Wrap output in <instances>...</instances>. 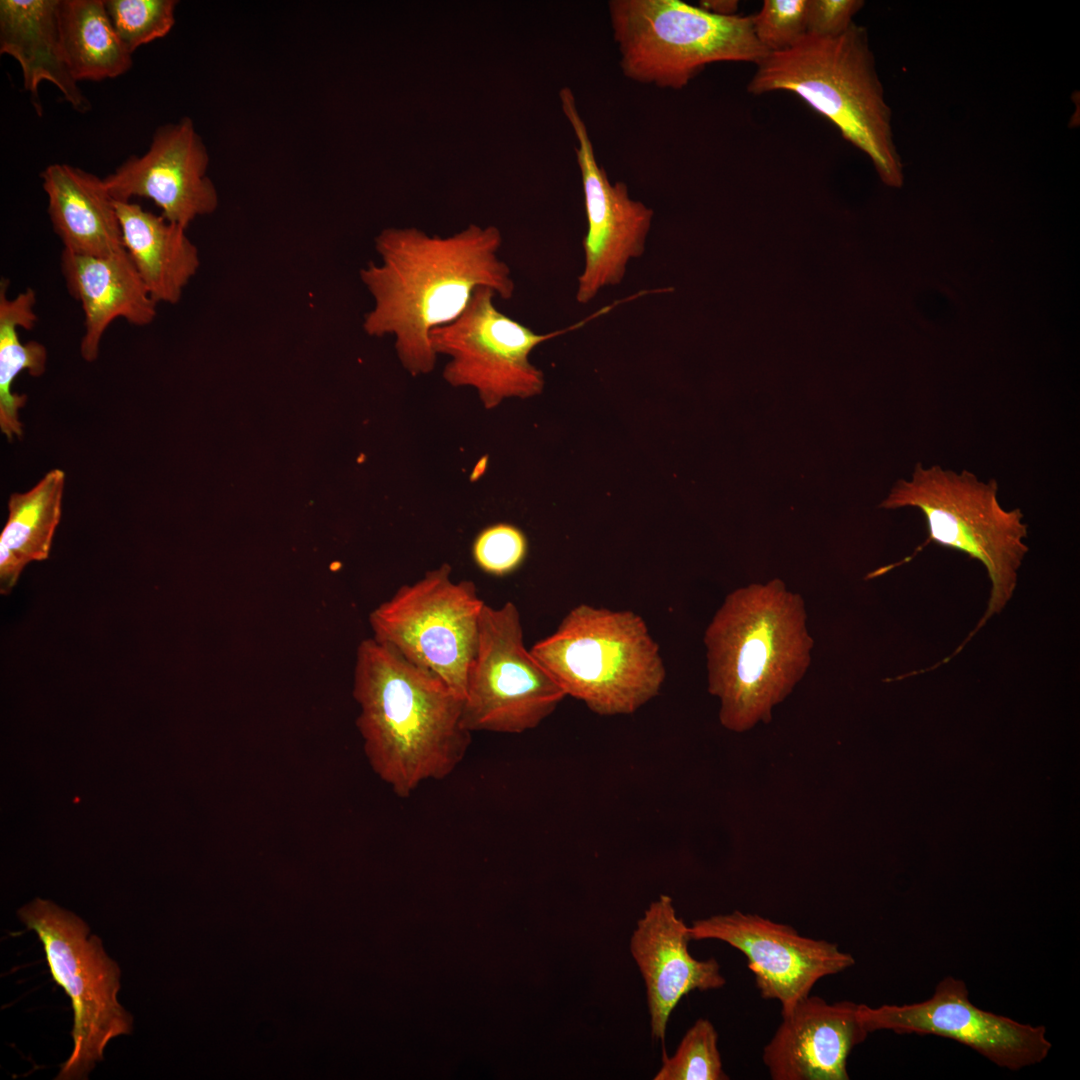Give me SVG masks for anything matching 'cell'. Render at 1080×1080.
Masks as SVG:
<instances>
[{
  "mask_svg": "<svg viewBox=\"0 0 1080 1080\" xmlns=\"http://www.w3.org/2000/svg\"><path fill=\"white\" fill-rule=\"evenodd\" d=\"M501 245L495 227L470 225L449 237L416 228L384 229L375 238L381 262L360 270L374 300L364 331L394 335L403 367L412 376L430 373L437 358L429 340L432 329L456 320L479 287L504 300L513 296L510 268L498 257Z\"/></svg>",
  "mask_w": 1080,
  "mask_h": 1080,
  "instance_id": "cell-1",
  "label": "cell"
},
{
  "mask_svg": "<svg viewBox=\"0 0 1080 1080\" xmlns=\"http://www.w3.org/2000/svg\"><path fill=\"white\" fill-rule=\"evenodd\" d=\"M353 696L369 764L399 797L448 776L464 758L471 732L462 724L463 698L392 646L360 642Z\"/></svg>",
  "mask_w": 1080,
  "mask_h": 1080,
  "instance_id": "cell-2",
  "label": "cell"
},
{
  "mask_svg": "<svg viewBox=\"0 0 1080 1080\" xmlns=\"http://www.w3.org/2000/svg\"><path fill=\"white\" fill-rule=\"evenodd\" d=\"M803 598L778 579L730 592L704 633L708 691L719 721L742 733L772 719L804 677L814 641Z\"/></svg>",
  "mask_w": 1080,
  "mask_h": 1080,
  "instance_id": "cell-3",
  "label": "cell"
},
{
  "mask_svg": "<svg viewBox=\"0 0 1080 1080\" xmlns=\"http://www.w3.org/2000/svg\"><path fill=\"white\" fill-rule=\"evenodd\" d=\"M756 65L747 87L750 93L796 94L869 157L885 184L902 185L892 112L865 27L853 22L833 37L806 33L790 48L769 52Z\"/></svg>",
  "mask_w": 1080,
  "mask_h": 1080,
  "instance_id": "cell-4",
  "label": "cell"
},
{
  "mask_svg": "<svg viewBox=\"0 0 1080 1080\" xmlns=\"http://www.w3.org/2000/svg\"><path fill=\"white\" fill-rule=\"evenodd\" d=\"M995 479L981 481L968 470L960 472L918 462L910 480L900 479L879 505L884 509L914 507L924 515L929 543L954 549L980 562L991 588L987 608L950 661L972 637L1012 599L1019 570L1029 551L1028 525L1019 508L1004 509Z\"/></svg>",
  "mask_w": 1080,
  "mask_h": 1080,
  "instance_id": "cell-5",
  "label": "cell"
},
{
  "mask_svg": "<svg viewBox=\"0 0 1080 1080\" xmlns=\"http://www.w3.org/2000/svg\"><path fill=\"white\" fill-rule=\"evenodd\" d=\"M530 651L566 696L601 716L633 714L666 677L658 644L630 610L577 605Z\"/></svg>",
  "mask_w": 1080,
  "mask_h": 1080,
  "instance_id": "cell-6",
  "label": "cell"
},
{
  "mask_svg": "<svg viewBox=\"0 0 1080 1080\" xmlns=\"http://www.w3.org/2000/svg\"><path fill=\"white\" fill-rule=\"evenodd\" d=\"M608 9L621 70L639 83L682 89L708 64H757L769 53L752 16L717 15L680 0H612Z\"/></svg>",
  "mask_w": 1080,
  "mask_h": 1080,
  "instance_id": "cell-7",
  "label": "cell"
},
{
  "mask_svg": "<svg viewBox=\"0 0 1080 1080\" xmlns=\"http://www.w3.org/2000/svg\"><path fill=\"white\" fill-rule=\"evenodd\" d=\"M18 916L37 934L50 973L73 1008V1049L56 1079H87L107 1044L133 1029L132 1015L117 998L119 966L79 916L49 900L36 898Z\"/></svg>",
  "mask_w": 1080,
  "mask_h": 1080,
  "instance_id": "cell-8",
  "label": "cell"
},
{
  "mask_svg": "<svg viewBox=\"0 0 1080 1080\" xmlns=\"http://www.w3.org/2000/svg\"><path fill=\"white\" fill-rule=\"evenodd\" d=\"M451 571L443 563L402 585L373 609L369 623L374 639L436 674L464 700L485 602L473 581L455 582Z\"/></svg>",
  "mask_w": 1080,
  "mask_h": 1080,
  "instance_id": "cell-9",
  "label": "cell"
},
{
  "mask_svg": "<svg viewBox=\"0 0 1080 1080\" xmlns=\"http://www.w3.org/2000/svg\"><path fill=\"white\" fill-rule=\"evenodd\" d=\"M566 697L527 650L517 606L484 604L470 664L462 724L469 731L519 734L537 727Z\"/></svg>",
  "mask_w": 1080,
  "mask_h": 1080,
  "instance_id": "cell-10",
  "label": "cell"
},
{
  "mask_svg": "<svg viewBox=\"0 0 1080 1080\" xmlns=\"http://www.w3.org/2000/svg\"><path fill=\"white\" fill-rule=\"evenodd\" d=\"M495 292L477 288L463 313L454 321L431 330L436 355L450 357L444 380L453 387L474 388L486 409L507 398H529L544 388L543 372L530 353L541 343L583 326L594 316L568 328L539 334L500 312Z\"/></svg>",
  "mask_w": 1080,
  "mask_h": 1080,
  "instance_id": "cell-11",
  "label": "cell"
},
{
  "mask_svg": "<svg viewBox=\"0 0 1080 1080\" xmlns=\"http://www.w3.org/2000/svg\"><path fill=\"white\" fill-rule=\"evenodd\" d=\"M858 1016L870 1033L932 1034L958 1041L1000 1067L1019 1070L1043 1061L1052 1045L1044 1026H1032L976 1007L965 983L946 977L931 998L913 1004L870 1007Z\"/></svg>",
  "mask_w": 1080,
  "mask_h": 1080,
  "instance_id": "cell-12",
  "label": "cell"
},
{
  "mask_svg": "<svg viewBox=\"0 0 1080 1080\" xmlns=\"http://www.w3.org/2000/svg\"><path fill=\"white\" fill-rule=\"evenodd\" d=\"M562 107L578 140L576 149L584 194L587 232L583 239L584 267L578 277L576 300L587 304L605 287L625 277L627 264L645 250L653 210L629 196L624 182L611 183L597 162L585 121L569 88L560 93Z\"/></svg>",
  "mask_w": 1080,
  "mask_h": 1080,
  "instance_id": "cell-13",
  "label": "cell"
},
{
  "mask_svg": "<svg viewBox=\"0 0 1080 1080\" xmlns=\"http://www.w3.org/2000/svg\"><path fill=\"white\" fill-rule=\"evenodd\" d=\"M688 932L691 940H720L739 950L761 997L779 1001L782 1014L810 995L820 979L855 963L835 943L802 936L789 925L738 910L693 921Z\"/></svg>",
  "mask_w": 1080,
  "mask_h": 1080,
  "instance_id": "cell-14",
  "label": "cell"
},
{
  "mask_svg": "<svg viewBox=\"0 0 1080 1080\" xmlns=\"http://www.w3.org/2000/svg\"><path fill=\"white\" fill-rule=\"evenodd\" d=\"M208 163L206 147L185 117L158 127L146 153L131 155L103 179L115 201L150 199L166 220L187 229L218 206L216 188L206 175Z\"/></svg>",
  "mask_w": 1080,
  "mask_h": 1080,
  "instance_id": "cell-15",
  "label": "cell"
},
{
  "mask_svg": "<svg viewBox=\"0 0 1080 1080\" xmlns=\"http://www.w3.org/2000/svg\"><path fill=\"white\" fill-rule=\"evenodd\" d=\"M859 1004L829 1003L821 997L800 1000L782 1014V1022L763 1049L773 1080H848L847 1060L867 1038Z\"/></svg>",
  "mask_w": 1080,
  "mask_h": 1080,
  "instance_id": "cell-16",
  "label": "cell"
},
{
  "mask_svg": "<svg viewBox=\"0 0 1080 1080\" xmlns=\"http://www.w3.org/2000/svg\"><path fill=\"white\" fill-rule=\"evenodd\" d=\"M688 927L673 900L660 895L637 921L630 952L643 977L653 1039L663 1041L672 1011L693 990L719 989L726 983L714 958L695 959L688 950Z\"/></svg>",
  "mask_w": 1080,
  "mask_h": 1080,
  "instance_id": "cell-17",
  "label": "cell"
},
{
  "mask_svg": "<svg viewBox=\"0 0 1080 1080\" xmlns=\"http://www.w3.org/2000/svg\"><path fill=\"white\" fill-rule=\"evenodd\" d=\"M60 267L68 292L84 313L80 353L85 361L97 359L102 336L115 319L142 327L156 318L157 303L125 249L103 257L63 250Z\"/></svg>",
  "mask_w": 1080,
  "mask_h": 1080,
  "instance_id": "cell-18",
  "label": "cell"
},
{
  "mask_svg": "<svg viewBox=\"0 0 1080 1080\" xmlns=\"http://www.w3.org/2000/svg\"><path fill=\"white\" fill-rule=\"evenodd\" d=\"M48 215L63 250L109 256L123 248L115 200L104 179L69 164H51L41 173Z\"/></svg>",
  "mask_w": 1080,
  "mask_h": 1080,
  "instance_id": "cell-19",
  "label": "cell"
},
{
  "mask_svg": "<svg viewBox=\"0 0 1080 1080\" xmlns=\"http://www.w3.org/2000/svg\"><path fill=\"white\" fill-rule=\"evenodd\" d=\"M60 0H1L0 53L19 64L24 88L38 99L42 81L54 84L73 109L90 103L67 64L59 21Z\"/></svg>",
  "mask_w": 1080,
  "mask_h": 1080,
  "instance_id": "cell-20",
  "label": "cell"
},
{
  "mask_svg": "<svg viewBox=\"0 0 1080 1080\" xmlns=\"http://www.w3.org/2000/svg\"><path fill=\"white\" fill-rule=\"evenodd\" d=\"M123 248L153 300L176 304L200 266L186 228L130 201H115Z\"/></svg>",
  "mask_w": 1080,
  "mask_h": 1080,
  "instance_id": "cell-21",
  "label": "cell"
},
{
  "mask_svg": "<svg viewBox=\"0 0 1080 1080\" xmlns=\"http://www.w3.org/2000/svg\"><path fill=\"white\" fill-rule=\"evenodd\" d=\"M65 473L52 469L29 491L13 493L0 535V592L9 593L32 561L48 558L62 514Z\"/></svg>",
  "mask_w": 1080,
  "mask_h": 1080,
  "instance_id": "cell-22",
  "label": "cell"
},
{
  "mask_svg": "<svg viewBox=\"0 0 1080 1080\" xmlns=\"http://www.w3.org/2000/svg\"><path fill=\"white\" fill-rule=\"evenodd\" d=\"M65 58L74 79L101 81L125 74L132 54L116 33L104 0H60Z\"/></svg>",
  "mask_w": 1080,
  "mask_h": 1080,
  "instance_id": "cell-23",
  "label": "cell"
},
{
  "mask_svg": "<svg viewBox=\"0 0 1080 1080\" xmlns=\"http://www.w3.org/2000/svg\"><path fill=\"white\" fill-rule=\"evenodd\" d=\"M9 281L1 278L0 282V428L8 441L15 437L22 438L23 428L18 411L27 396L12 392V384L23 370L33 377L44 374L47 362V350L37 341L22 343L18 328L30 330L37 322L34 312L36 293L26 288L16 297L9 299L7 288Z\"/></svg>",
  "mask_w": 1080,
  "mask_h": 1080,
  "instance_id": "cell-24",
  "label": "cell"
},
{
  "mask_svg": "<svg viewBox=\"0 0 1080 1080\" xmlns=\"http://www.w3.org/2000/svg\"><path fill=\"white\" fill-rule=\"evenodd\" d=\"M718 1034L708 1019H698L685 1033L675 1053H663L654 1080H725Z\"/></svg>",
  "mask_w": 1080,
  "mask_h": 1080,
  "instance_id": "cell-25",
  "label": "cell"
},
{
  "mask_svg": "<svg viewBox=\"0 0 1080 1080\" xmlns=\"http://www.w3.org/2000/svg\"><path fill=\"white\" fill-rule=\"evenodd\" d=\"M119 38L131 54L140 46L165 37L172 29L177 1L104 0Z\"/></svg>",
  "mask_w": 1080,
  "mask_h": 1080,
  "instance_id": "cell-26",
  "label": "cell"
},
{
  "mask_svg": "<svg viewBox=\"0 0 1080 1080\" xmlns=\"http://www.w3.org/2000/svg\"><path fill=\"white\" fill-rule=\"evenodd\" d=\"M528 553V541L521 529L496 523L482 529L473 541L472 556L477 566L494 576H504L521 566Z\"/></svg>",
  "mask_w": 1080,
  "mask_h": 1080,
  "instance_id": "cell-27",
  "label": "cell"
},
{
  "mask_svg": "<svg viewBox=\"0 0 1080 1080\" xmlns=\"http://www.w3.org/2000/svg\"><path fill=\"white\" fill-rule=\"evenodd\" d=\"M807 0H765L752 16L754 34L769 52L790 48L807 33Z\"/></svg>",
  "mask_w": 1080,
  "mask_h": 1080,
  "instance_id": "cell-28",
  "label": "cell"
},
{
  "mask_svg": "<svg viewBox=\"0 0 1080 1080\" xmlns=\"http://www.w3.org/2000/svg\"><path fill=\"white\" fill-rule=\"evenodd\" d=\"M864 4L862 0H807V33L820 37L843 33Z\"/></svg>",
  "mask_w": 1080,
  "mask_h": 1080,
  "instance_id": "cell-29",
  "label": "cell"
},
{
  "mask_svg": "<svg viewBox=\"0 0 1080 1080\" xmlns=\"http://www.w3.org/2000/svg\"><path fill=\"white\" fill-rule=\"evenodd\" d=\"M700 3L702 9L713 14L724 16L737 14L738 1L735 0H705Z\"/></svg>",
  "mask_w": 1080,
  "mask_h": 1080,
  "instance_id": "cell-30",
  "label": "cell"
}]
</instances>
